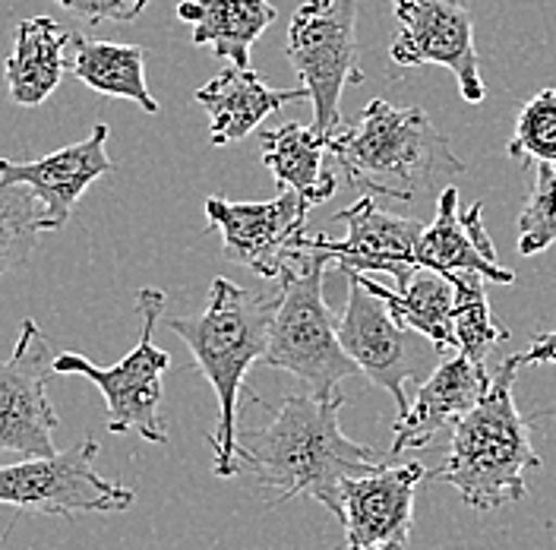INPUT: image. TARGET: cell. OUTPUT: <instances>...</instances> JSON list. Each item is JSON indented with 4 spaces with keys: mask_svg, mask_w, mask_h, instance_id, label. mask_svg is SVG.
<instances>
[{
    "mask_svg": "<svg viewBox=\"0 0 556 550\" xmlns=\"http://www.w3.org/2000/svg\"><path fill=\"white\" fill-rule=\"evenodd\" d=\"M41 203L23 184H0V282L33 260L41 241Z\"/></svg>",
    "mask_w": 556,
    "mask_h": 550,
    "instance_id": "25",
    "label": "cell"
},
{
    "mask_svg": "<svg viewBox=\"0 0 556 550\" xmlns=\"http://www.w3.org/2000/svg\"><path fill=\"white\" fill-rule=\"evenodd\" d=\"M108 137H111V127L96 124L86 139L70 142L64 149L41 155L35 162L0 159V184L29 187L35 200L41 203L45 235H54L67 225L83 193L114 168V162L108 159Z\"/></svg>",
    "mask_w": 556,
    "mask_h": 550,
    "instance_id": "14",
    "label": "cell"
},
{
    "mask_svg": "<svg viewBox=\"0 0 556 550\" xmlns=\"http://www.w3.org/2000/svg\"><path fill=\"white\" fill-rule=\"evenodd\" d=\"M348 184L357 193L412 203L437 180L465 172L446 134L433 127L424 108H395L374 99L354 127H339L329 142Z\"/></svg>",
    "mask_w": 556,
    "mask_h": 550,
    "instance_id": "4",
    "label": "cell"
},
{
    "mask_svg": "<svg viewBox=\"0 0 556 550\" xmlns=\"http://www.w3.org/2000/svg\"><path fill=\"white\" fill-rule=\"evenodd\" d=\"M430 472L412 465H382L370 475H357L342 484L345 500V538L348 550H377L386 545L405 548L415 522L417 484Z\"/></svg>",
    "mask_w": 556,
    "mask_h": 550,
    "instance_id": "15",
    "label": "cell"
},
{
    "mask_svg": "<svg viewBox=\"0 0 556 550\" xmlns=\"http://www.w3.org/2000/svg\"><path fill=\"white\" fill-rule=\"evenodd\" d=\"M54 351L35 320L20 323V339L10 358L0 361V452L54 455L58 414L48 399L54 374Z\"/></svg>",
    "mask_w": 556,
    "mask_h": 550,
    "instance_id": "12",
    "label": "cell"
},
{
    "mask_svg": "<svg viewBox=\"0 0 556 550\" xmlns=\"http://www.w3.org/2000/svg\"><path fill=\"white\" fill-rule=\"evenodd\" d=\"M556 243V165L541 162L519 215V253L534 257Z\"/></svg>",
    "mask_w": 556,
    "mask_h": 550,
    "instance_id": "27",
    "label": "cell"
},
{
    "mask_svg": "<svg viewBox=\"0 0 556 550\" xmlns=\"http://www.w3.org/2000/svg\"><path fill=\"white\" fill-rule=\"evenodd\" d=\"M377 550H402L399 545H386V548H377Z\"/></svg>",
    "mask_w": 556,
    "mask_h": 550,
    "instance_id": "30",
    "label": "cell"
},
{
    "mask_svg": "<svg viewBox=\"0 0 556 550\" xmlns=\"http://www.w3.org/2000/svg\"><path fill=\"white\" fill-rule=\"evenodd\" d=\"M506 152L519 165H556V89L547 86L521 104Z\"/></svg>",
    "mask_w": 556,
    "mask_h": 550,
    "instance_id": "26",
    "label": "cell"
},
{
    "mask_svg": "<svg viewBox=\"0 0 556 550\" xmlns=\"http://www.w3.org/2000/svg\"><path fill=\"white\" fill-rule=\"evenodd\" d=\"M361 278L374 295H380L389 304L392 316L402 326L417 329L440 351L455 348V285L450 275L420 266L395 288H386L367 273H361Z\"/></svg>",
    "mask_w": 556,
    "mask_h": 550,
    "instance_id": "23",
    "label": "cell"
},
{
    "mask_svg": "<svg viewBox=\"0 0 556 550\" xmlns=\"http://www.w3.org/2000/svg\"><path fill=\"white\" fill-rule=\"evenodd\" d=\"M99 440L83 437L54 455H26L23 462L0 465V503L20 516H83V513H124L137 493L108 482L96 468Z\"/></svg>",
    "mask_w": 556,
    "mask_h": 550,
    "instance_id": "8",
    "label": "cell"
},
{
    "mask_svg": "<svg viewBox=\"0 0 556 550\" xmlns=\"http://www.w3.org/2000/svg\"><path fill=\"white\" fill-rule=\"evenodd\" d=\"M137 310L142 316V329L130 354H124L111 367H99L86 354L64 351L54 358V374H79L99 386L108 409L104 414L108 434H139L149 443H168V427L162 417V399H165L162 377L172 367V354L152 342L155 326L165 313V291L139 288Z\"/></svg>",
    "mask_w": 556,
    "mask_h": 550,
    "instance_id": "6",
    "label": "cell"
},
{
    "mask_svg": "<svg viewBox=\"0 0 556 550\" xmlns=\"http://www.w3.org/2000/svg\"><path fill=\"white\" fill-rule=\"evenodd\" d=\"M307 209L311 203L294 190H281L269 203L208 197L206 222L222 235V250L231 263L263 278H281L288 266L301 263L307 253Z\"/></svg>",
    "mask_w": 556,
    "mask_h": 550,
    "instance_id": "10",
    "label": "cell"
},
{
    "mask_svg": "<svg viewBox=\"0 0 556 550\" xmlns=\"http://www.w3.org/2000/svg\"><path fill=\"white\" fill-rule=\"evenodd\" d=\"M73 20L99 26V23H134L152 0H54Z\"/></svg>",
    "mask_w": 556,
    "mask_h": 550,
    "instance_id": "28",
    "label": "cell"
},
{
    "mask_svg": "<svg viewBox=\"0 0 556 550\" xmlns=\"http://www.w3.org/2000/svg\"><path fill=\"white\" fill-rule=\"evenodd\" d=\"M399 35L389 48L399 67L452 70L462 99L481 104L486 99L481 58L475 48V20L462 0H392Z\"/></svg>",
    "mask_w": 556,
    "mask_h": 550,
    "instance_id": "11",
    "label": "cell"
},
{
    "mask_svg": "<svg viewBox=\"0 0 556 550\" xmlns=\"http://www.w3.org/2000/svg\"><path fill=\"white\" fill-rule=\"evenodd\" d=\"M342 392L332 399L291 392L273 409L266 427L243 430L238 440V475L247 472L263 490L276 493L269 510L294 497H313L342 522V484L386 465L377 449L351 440L342 430Z\"/></svg>",
    "mask_w": 556,
    "mask_h": 550,
    "instance_id": "1",
    "label": "cell"
},
{
    "mask_svg": "<svg viewBox=\"0 0 556 550\" xmlns=\"http://www.w3.org/2000/svg\"><path fill=\"white\" fill-rule=\"evenodd\" d=\"M269 0H180L177 20L193 26V45L212 48L215 58L250 67V48L276 23Z\"/></svg>",
    "mask_w": 556,
    "mask_h": 550,
    "instance_id": "20",
    "label": "cell"
},
{
    "mask_svg": "<svg viewBox=\"0 0 556 550\" xmlns=\"http://www.w3.org/2000/svg\"><path fill=\"white\" fill-rule=\"evenodd\" d=\"M197 102L208 114V142L228 146L250 137L269 114H276L281 104L311 102V92L304 86L298 89H273L253 67H225L212 76L206 86L197 89Z\"/></svg>",
    "mask_w": 556,
    "mask_h": 550,
    "instance_id": "18",
    "label": "cell"
},
{
    "mask_svg": "<svg viewBox=\"0 0 556 550\" xmlns=\"http://www.w3.org/2000/svg\"><path fill=\"white\" fill-rule=\"evenodd\" d=\"M276 308L278 291H250L218 275L203 313L168 320V329L190 348L200 374L218 399V424L208 434L218 478L238 475V402L250 367L263 361L269 348Z\"/></svg>",
    "mask_w": 556,
    "mask_h": 550,
    "instance_id": "2",
    "label": "cell"
},
{
    "mask_svg": "<svg viewBox=\"0 0 556 550\" xmlns=\"http://www.w3.org/2000/svg\"><path fill=\"white\" fill-rule=\"evenodd\" d=\"M521 364L538 367V364H556V329L551 333H538L531 345L521 351Z\"/></svg>",
    "mask_w": 556,
    "mask_h": 550,
    "instance_id": "29",
    "label": "cell"
},
{
    "mask_svg": "<svg viewBox=\"0 0 556 550\" xmlns=\"http://www.w3.org/2000/svg\"><path fill=\"white\" fill-rule=\"evenodd\" d=\"M285 54L311 92L313 127H342V92L364 83L357 54V0H307L291 16Z\"/></svg>",
    "mask_w": 556,
    "mask_h": 550,
    "instance_id": "7",
    "label": "cell"
},
{
    "mask_svg": "<svg viewBox=\"0 0 556 550\" xmlns=\"http://www.w3.org/2000/svg\"><path fill=\"white\" fill-rule=\"evenodd\" d=\"M332 134L304 124H285L263 134V165L273 172L281 190L301 193L311 207H323L336 197V172L326 168Z\"/></svg>",
    "mask_w": 556,
    "mask_h": 550,
    "instance_id": "21",
    "label": "cell"
},
{
    "mask_svg": "<svg viewBox=\"0 0 556 550\" xmlns=\"http://www.w3.org/2000/svg\"><path fill=\"white\" fill-rule=\"evenodd\" d=\"M70 38L73 33L51 16H29L16 26L3 83L20 108H38L58 92L67 73Z\"/></svg>",
    "mask_w": 556,
    "mask_h": 550,
    "instance_id": "19",
    "label": "cell"
},
{
    "mask_svg": "<svg viewBox=\"0 0 556 550\" xmlns=\"http://www.w3.org/2000/svg\"><path fill=\"white\" fill-rule=\"evenodd\" d=\"M336 218L345 225V238L332 241L326 235H316L304 241V250L329 253L342 270L354 273H386L395 285H402L417 266V243L424 235V225L417 218L392 215L377 207L374 197H361L354 207L336 212Z\"/></svg>",
    "mask_w": 556,
    "mask_h": 550,
    "instance_id": "13",
    "label": "cell"
},
{
    "mask_svg": "<svg viewBox=\"0 0 556 550\" xmlns=\"http://www.w3.org/2000/svg\"><path fill=\"white\" fill-rule=\"evenodd\" d=\"M348 275V301L339 316V339L345 351L361 367V374L374 386L386 389L395 399L399 414L408 412L405 389L415 383L420 386L440 364L443 354L427 336H420L412 326H402L389 304L380 295H374L361 273L345 270Z\"/></svg>",
    "mask_w": 556,
    "mask_h": 550,
    "instance_id": "9",
    "label": "cell"
},
{
    "mask_svg": "<svg viewBox=\"0 0 556 550\" xmlns=\"http://www.w3.org/2000/svg\"><path fill=\"white\" fill-rule=\"evenodd\" d=\"M329 266H336L329 253L307 250L301 266H288L281 273L269 348L260 361L263 367L301 379L316 399L339 396V383L361 374L339 339V320L323 298V278Z\"/></svg>",
    "mask_w": 556,
    "mask_h": 550,
    "instance_id": "5",
    "label": "cell"
},
{
    "mask_svg": "<svg viewBox=\"0 0 556 550\" xmlns=\"http://www.w3.org/2000/svg\"><path fill=\"white\" fill-rule=\"evenodd\" d=\"M455 285V348L475 364H484L496 345L509 339L503 326L493 323L490 301H486V282L481 273L450 275Z\"/></svg>",
    "mask_w": 556,
    "mask_h": 550,
    "instance_id": "24",
    "label": "cell"
},
{
    "mask_svg": "<svg viewBox=\"0 0 556 550\" xmlns=\"http://www.w3.org/2000/svg\"><path fill=\"white\" fill-rule=\"evenodd\" d=\"M519 367L521 354L496 367L478 405L455 421L443 465L427 475L430 482L450 484L478 513L525 500L528 475L541 468V455L531 447V424L513 392Z\"/></svg>",
    "mask_w": 556,
    "mask_h": 550,
    "instance_id": "3",
    "label": "cell"
},
{
    "mask_svg": "<svg viewBox=\"0 0 556 550\" xmlns=\"http://www.w3.org/2000/svg\"><path fill=\"white\" fill-rule=\"evenodd\" d=\"M490 386V374L484 364L468 361L465 354L443 361L430 377L417 386L415 405H408V412L395 421L392 430V455H402L405 449H427L440 430L455 427V421L462 414H468L478 399Z\"/></svg>",
    "mask_w": 556,
    "mask_h": 550,
    "instance_id": "17",
    "label": "cell"
},
{
    "mask_svg": "<svg viewBox=\"0 0 556 550\" xmlns=\"http://www.w3.org/2000/svg\"><path fill=\"white\" fill-rule=\"evenodd\" d=\"M67 73L99 96L127 99L139 104L146 114H159V102L146 83V48L139 45L92 41L86 35L73 33Z\"/></svg>",
    "mask_w": 556,
    "mask_h": 550,
    "instance_id": "22",
    "label": "cell"
},
{
    "mask_svg": "<svg viewBox=\"0 0 556 550\" xmlns=\"http://www.w3.org/2000/svg\"><path fill=\"white\" fill-rule=\"evenodd\" d=\"M417 266L443 275L481 273L490 285H513L516 273L506 270L484 228V203L458 207V190L446 187L437 200V215L417 243Z\"/></svg>",
    "mask_w": 556,
    "mask_h": 550,
    "instance_id": "16",
    "label": "cell"
}]
</instances>
